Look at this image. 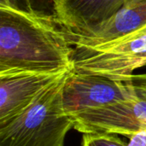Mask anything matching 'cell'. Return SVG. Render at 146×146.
Returning <instances> with one entry per match:
<instances>
[{"instance_id":"cell-1","label":"cell","mask_w":146,"mask_h":146,"mask_svg":"<svg viewBox=\"0 0 146 146\" xmlns=\"http://www.w3.org/2000/svg\"><path fill=\"white\" fill-rule=\"evenodd\" d=\"M74 45L54 15L0 0V74L74 68Z\"/></svg>"},{"instance_id":"cell-2","label":"cell","mask_w":146,"mask_h":146,"mask_svg":"<svg viewBox=\"0 0 146 146\" xmlns=\"http://www.w3.org/2000/svg\"><path fill=\"white\" fill-rule=\"evenodd\" d=\"M71 70L43 89L22 113L0 124V146H64L75 125L63 106L64 86Z\"/></svg>"},{"instance_id":"cell-3","label":"cell","mask_w":146,"mask_h":146,"mask_svg":"<svg viewBox=\"0 0 146 146\" xmlns=\"http://www.w3.org/2000/svg\"><path fill=\"white\" fill-rule=\"evenodd\" d=\"M74 70L114 80H130L146 66V33H133L90 48H74Z\"/></svg>"},{"instance_id":"cell-4","label":"cell","mask_w":146,"mask_h":146,"mask_svg":"<svg viewBox=\"0 0 146 146\" xmlns=\"http://www.w3.org/2000/svg\"><path fill=\"white\" fill-rule=\"evenodd\" d=\"M146 82V74H134L130 80H114L72 69L63 90V106L73 118L86 110L104 107L138 95Z\"/></svg>"},{"instance_id":"cell-5","label":"cell","mask_w":146,"mask_h":146,"mask_svg":"<svg viewBox=\"0 0 146 146\" xmlns=\"http://www.w3.org/2000/svg\"><path fill=\"white\" fill-rule=\"evenodd\" d=\"M83 134H121L128 139L146 131V82L134 98L86 110L74 117Z\"/></svg>"},{"instance_id":"cell-6","label":"cell","mask_w":146,"mask_h":146,"mask_svg":"<svg viewBox=\"0 0 146 146\" xmlns=\"http://www.w3.org/2000/svg\"><path fill=\"white\" fill-rule=\"evenodd\" d=\"M66 72L0 74V124L22 113L43 89Z\"/></svg>"},{"instance_id":"cell-7","label":"cell","mask_w":146,"mask_h":146,"mask_svg":"<svg viewBox=\"0 0 146 146\" xmlns=\"http://www.w3.org/2000/svg\"><path fill=\"white\" fill-rule=\"evenodd\" d=\"M146 26V0H132L114 15L84 33L72 37L75 49L90 48L106 44Z\"/></svg>"},{"instance_id":"cell-8","label":"cell","mask_w":146,"mask_h":146,"mask_svg":"<svg viewBox=\"0 0 146 146\" xmlns=\"http://www.w3.org/2000/svg\"><path fill=\"white\" fill-rule=\"evenodd\" d=\"M130 0H50L57 22L71 37L105 21Z\"/></svg>"},{"instance_id":"cell-9","label":"cell","mask_w":146,"mask_h":146,"mask_svg":"<svg viewBox=\"0 0 146 146\" xmlns=\"http://www.w3.org/2000/svg\"><path fill=\"white\" fill-rule=\"evenodd\" d=\"M81 146H127L115 134L89 133L84 134Z\"/></svg>"},{"instance_id":"cell-10","label":"cell","mask_w":146,"mask_h":146,"mask_svg":"<svg viewBox=\"0 0 146 146\" xmlns=\"http://www.w3.org/2000/svg\"><path fill=\"white\" fill-rule=\"evenodd\" d=\"M129 139L127 146H146V131L135 133Z\"/></svg>"},{"instance_id":"cell-11","label":"cell","mask_w":146,"mask_h":146,"mask_svg":"<svg viewBox=\"0 0 146 146\" xmlns=\"http://www.w3.org/2000/svg\"><path fill=\"white\" fill-rule=\"evenodd\" d=\"M134 33H146V26H145L144 27L140 28L139 30L134 32Z\"/></svg>"},{"instance_id":"cell-12","label":"cell","mask_w":146,"mask_h":146,"mask_svg":"<svg viewBox=\"0 0 146 146\" xmlns=\"http://www.w3.org/2000/svg\"><path fill=\"white\" fill-rule=\"evenodd\" d=\"M130 1H132V0H130Z\"/></svg>"}]
</instances>
